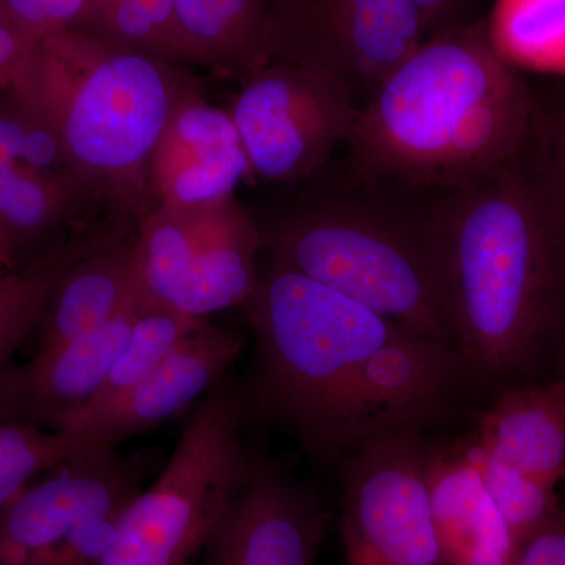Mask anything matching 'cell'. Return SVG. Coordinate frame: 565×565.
I'll list each match as a JSON object with an SVG mask.
<instances>
[{
	"label": "cell",
	"instance_id": "obj_31",
	"mask_svg": "<svg viewBox=\"0 0 565 565\" xmlns=\"http://www.w3.org/2000/svg\"><path fill=\"white\" fill-rule=\"evenodd\" d=\"M18 269H21V264L17 250H14L9 233L0 225V278L7 277Z\"/></svg>",
	"mask_w": 565,
	"mask_h": 565
},
{
	"label": "cell",
	"instance_id": "obj_14",
	"mask_svg": "<svg viewBox=\"0 0 565 565\" xmlns=\"http://www.w3.org/2000/svg\"><path fill=\"white\" fill-rule=\"evenodd\" d=\"M248 177L250 163L232 115L195 92L174 109L152 152L148 207L221 202L236 196Z\"/></svg>",
	"mask_w": 565,
	"mask_h": 565
},
{
	"label": "cell",
	"instance_id": "obj_16",
	"mask_svg": "<svg viewBox=\"0 0 565 565\" xmlns=\"http://www.w3.org/2000/svg\"><path fill=\"white\" fill-rule=\"evenodd\" d=\"M426 479L446 564H514L519 545L460 438L430 441Z\"/></svg>",
	"mask_w": 565,
	"mask_h": 565
},
{
	"label": "cell",
	"instance_id": "obj_5",
	"mask_svg": "<svg viewBox=\"0 0 565 565\" xmlns=\"http://www.w3.org/2000/svg\"><path fill=\"white\" fill-rule=\"evenodd\" d=\"M259 228L263 255L460 352L451 267L433 214L315 195Z\"/></svg>",
	"mask_w": 565,
	"mask_h": 565
},
{
	"label": "cell",
	"instance_id": "obj_4",
	"mask_svg": "<svg viewBox=\"0 0 565 565\" xmlns=\"http://www.w3.org/2000/svg\"><path fill=\"white\" fill-rule=\"evenodd\" d=\"M200 90L188 66L63 31L33 46L3 95L55 137L96 206L137 228L156 145L174 109Z\"/></svg>",
	"mask_w": 565,
	"mask_h": 565
},
{
	"label": "cell",
	"instance_id": "obj_23",
	"mask_svg": "<svg viewBox=\"0 0 565 565\" xmlns=\"http://www.w3.org/2000/svg\"><path fill=\"white\" fill-rule=\"evenodd\" d=\"M90 445L81 435L46 429L0 411V514L36 479Z\"/></svg>",
	"mask_w": 565,
	"mask_h": 565
},
{
	"label": "cell",
	"instance_id": "obj_21",
	"mask_svg": "<svg viewBox=\"0 0 565 565\" xmlns=\"http://www.w3.org/2000/svg\"><path fill=\"white\" fill-rule=\"evenodd\" d=\"M489 24L515 68L565 71V0H498Z\"/></svg>",
	"mask_w": 565,
	"mask_h": 565
},
{
	"label": "cell",
	"instance_id": "obj_11",
	"mask_svg": "<svg viewBox=\"0 0 565 565\" xmlns=\"http://www.w3.org/2000/svg\"><path fill=\"white\" fill-rule=\"evenodd\" d=\"M139 465L90 445L29 486L0 514V565H36L74 531L120 511L140 492Z\"/></svg>",
	"mask_w": 565,
	"mask_h": 565
},
{
	"label": "cell",
	"instance_id": "obj_17",
	"mask_svg": "<svg viewBox=\"0 0 565 565\" xmlns=\"http://www.w3.org/2000/svg\"><path fill=\"white\" fill-rule=\"evenodd\" d=\"M467 438L489 459L557 489L565 481V370L544 384L505 388Z\"/></svg>",
	"mask_w": 565,
	"mask_h": 565
},
{
	"label": "cell",
	"instance_id": "obj_25",
	"mask_svg": "<svg viewBox=\"0 0 565 565\" xmlns=\"http://www.w3.org/2000/svg\"><path fill=\"white\" fill-rule=\"evenodd\" d=\"M10 167H31L44 172L66 173L61 145L44 126L0 95V172Z\"/></svg>",
	"mask_w": 565,
	"mask_h": 565
},
{
	"label": "cell",
	"instance_id": "obj_7",
	"mask_svg": "<svg viewBox=\"0 0 565 565\" xmlns=\"http://www.w3.org/2000/svg\"><path fill=\"white\" fill-rule=\"evenodd\" d=\"M145 296L206 319L244 307L258 285L264 252L259 223L237 196L221 202L148 207L134 234Z\"/></svg>",
	"mask_w": 565,
	"mask_h": 565
},
{
	"label": "cell",
	"instance_id": "obj_22",
	"mask_svg": "<svg viewBox=\"0 0 565 565\" xmlns=\"http://www.w3.org/2000/svg\"><path fill=\"white\" fill-rule=\"evenodd\" d=\"M204 321L206 319L180 313L150 300L134 322L132 332L125 348L121 349L117 362L111 366L102 392L95 397L90 407L81 415L110 404L111 401L118 399L134 386L139 385L143 379L154 373L193 332H196Z\"/></svg>",
	"mask_w": 565,
	"mask_h": 565
},
{
	"label": "cell",
	"instance_id": "obj_10",
	"mask_svg": "<svg viewBox=\"0 0 565 565\" xmlns=\"http://www.w3.org/2000/svg\"><path fill=\"white\" fill-rule=\"evenodd\" d=\"M273 58L319 71L356 102L426 41L412 0H269Z\"/></svg>",
	"mask_w": 565,
	"mask_h": 565
},
{
	"label": "cell",
	"instance_id": "obj_32",
	"mask_svg": "<svg viewBox=\"0 0 565 565\" xmlns=\"http://www.w3.org/2000/svg\"><path fill=\"white\" fill-rule=\"evenodd\" d=\"M107 0H85V7H84V13H82L81 21L84 20L85 17H88V14L93 13V11H96L98 9H102L104 3H106ZM81 21L77 22V25L81 24ZM76 25V28H77ZM74 28V29H76ZM73 31V29H71Z\"/></svg>",
	"mask_w": 565,
	"mask_h": 565
},
{
	"label": "cell",
	"instance_id": "obj_18",
	"mask_svg": "<svg viewBox=\"0 0 565 565\" xmlns=\"http://www.w3.org/2000/svg\"><path fill=\"white\" fill-rule=\"evenodd\" d=\"M134 234L104 244L71 264L41 323L36 352L96 332L147 297L137 273Z\"/></svg>",
	"mask_w": 565,
	"mask_h": 565
},
{
	"label": "cell",
	"instance_id": "obj_1",
	"mask_svg": "<svg viewBox=\"0 0 565 565\" xmlns=\"http://www.w3.org/2000/svg\"><path fill=\"white\" fill-rule=\"evenodd\" d=\"M252 401L316 462L341 465L385 435L451 422L478 379L456 349L263 255L244 305Z\"/></svg>",
	"mask_w": 565,
	"mask_h": 565
},
{
	"label": "cell",
	"instance_id": "obj_24",
	"mask_svg": "<svg viewBox=\"0 0 565 565\" xmlns=\"http://www.w3.org/2000/svg\"><path fill=\"white\" fill-rule=\"evenodd\" d=\"M471 462L481 473L494 504L504 516L516 545L523 544L556 514L561 501L557 489L520 473L515 468L489 459L468 441L460 438Z\"/></svg>",
	"mask_w": 565,
	"mask_h": 565
},
{
	"label": "cell",
	"instance_id": "obj_20",
	"mask_svg": "<svg viewBox=\"0 0 565 565\" xmlns=\"http://www.w3.org/2000/svg\"><path fill=\"white\" fill-rule=\"evenodd\" d=\"M102 244L77 241L0 278V379L21 345L39 332L55 288L71 264Z\"/></svg>",
	"mask_w": 565,
	"mask_h": 565
},
{
	"label": "cell",
	"instance_id": "obj_33",
	"mask_svg": "<svg viewBox=\"0 0 565 565\" xmlns=\"http://www.w3.org/2000/svg\"><path fill=\"white\" fill-rule=\"evenodd\" d=\"M555 367L556 370H565V337L563 343H561L559 349H557L555 356Z\"/></svg>",
	"mask_w": 565,
	"mask_h": 565
},
{
	"label": "cell",
	"instance_id": "obj_19",
	"mask_svg": "<svg viewBox=\"0 0 565 565\" xmlns=\"http://www.w3.org/2000/svg\"><path fill=\"white\" fill-rule=\"evenodd\" d=\"M188 65L241 79L273 61L269 0H173Z\"/></svg>",
	"mask_w": 565,
	"mask_h": 565
},
{
	"label": "cell",
	"instance_id": "obj_12",
	"mask_svg": "<svg viewBox=\"0 0 565 565\" xmlns=\"http://www.w3.org/2000/svg\"><path fill=\"white\" fill-rule=\"evenodd\" d=\"M326 530L318 497L280 465L255 459L196 565H316Z\"/></svg>",
	"mask_w": 565,
	"mask_h": 565
},
{
	"label": "cell",
	"instance_id": "obj_15",
	"mask_svg": "<svg viewBox=\"0 0 565 565\" xmlns=\"http://www.w3.org/2000/svg\"><path fill=\"white\" fill-rule=\"evenodd\" d=\"M148 297L90 334L33 353L0 379V411L46 429L63 430L90 407L125 348Z\"/></svg>",
	"mask_w": 565,
	"mask_h": 565
},
{
	"label": "cell",
	"instance_id": "obj_8",
	"mask_svg": "<svg viewBox=\"0 0 565 565\" xmlns=\"http://www.w3.org/2000/svg\"><path fill=\"white\" fill-rule=\"evenodd\" d=\"M226 110L252 177L297 182L321 172L333 151L348 143L360 104L332 77L273 58L244 77Z\"/></svg>",
	"mask_w": 565,
	"mask_h": 565
},
{
	"label": "cell",
	"instance_id": "obj_13",
	"mask_svg": "<svg viewBox=\"0 0 565 565\" xmlns=\"http://www.w3.org/2000/svg\"><path fill=\"white\" fill-rule=\"evenodd\" d=\"M247 345L243 333L204 321L147 379L102 408L77 416L65 427L92 445L118 448L122 441L191 414L225 381Z\"/></svg>",
	"mask_w": 565,
	"mask_h": 565
},
{
	"label": "cell",
	"instance_id": "obj_28",
	"mask_svg": "<svg viewBox=\"0 0 565 565\" xmlns=\"http://www.w3.org/2000/svg\"><path fill=\"white\" fill-rule=\"evenodd\" d=\"M122 509L74 531L36 565H98L114 537Z\"/></svg>",
	"mask_w": 565,
	"mask_h": 565
},
{
	"label": "cell",
	"instance_id": "obj_29",
	"mask_svg": "<svg viewBox=\"0 0 565 565\" xmlns=\"http://www.w3.org/2000/svg\"><path fill=\"white\" fill-rule=\"evenodd\" d=\"M512 565H565V504L527 539Z\"/></svg>",
	"mask_w": 565,
	"mask_h": 565
},
{
	"label": "cell",
	"instance_id": "obj_6",
	"mask_svg": "<svg viewBox=\"0 0 565 565\" xmlns=\"http://www.w3.org/2000/svg\"><path fill=\"white\" fill-rule=\"evenodd\" d=\"M245 404L228 379L189 414L162 473L118 516L98 565H196L255 459L245 448Z\"/></svg>",
	"mask_w": 565,
	"mask_h": 565
},
{
	"label": "cell",
	"instance_id": "obj_27",
	"mask_svg": "<svg viewBox=\"0 0 565 565\" xmlns=\"http://www.w3.org/2000/svg\"><path fill=\"white\" fill-rule=\"evenodd\" d=\"M534 140L546 177L565 210V90L545 111H535Z\"/></svg>",
	"mask_w": 565,
	"mask_h": 565
},
{
	"label": "cell",
	"instance_id": "obj_9",
	"mask_svg": "<svg viewBox=\"0 0 565 565\" xmlns=\"http://www.w3.org/2000/svg\"><path fill=\"white\" fill-rule=\"evenodd\" d=\"M426 434L385 435L340 465L348 565L446 564L426 479Z\"/></svg>",
	"mask_w": 565,
	"mask_h": 565
},
{
	"label": "cell",
	"instance_id": "obj_2",
	"mask_svg": "<svg viewBox=\"0 0 565 565\" xmlns=\"http://www.w3.org/2000/svg\"><path fill=\"white\" fill-rule=\"evenodd\" d=\"M433 212L448 250L460 353L479 384H523L565 337V210L533 132Z\"/></svg>",
	"mask_w": 565,
	"mask_h": 565
},
{
	"label": "cell",
	"instance_id": "obj_30",
	"mask_svg": "<svg viewBox=\"0 0 565 565\" xmlns=\"http://www.w3.org/2000/svg\"><path fill=\"white\" fill-rule=\"evenodd\" d=\"M419 14L426 40L457 25L478 20L481 0H412Z\"/></svg>",
	"mask_w": 565,
	"mask_h": 565
},
{
	"label": "cell",
	"instance_id": "obj_3",
	"mask_svg": "<svg viewBox=\"0 0 565 565\" xmlns=\"http://www.w3.org/2000/svg\"><path fill=\"white\" fill-rule=\"evenodd\" d=\"M535 111L525 77L494 46L489 18L479 17L399 63L360 106L348 145L367 180L452 191L525 150Z\"/></svg>",
	"mask_w": 565,
	"mask_h": 565
},
{
	"label": "cell",
	"instance_id": "obj_26",
	"mask_svg": "<svg viewBox=\"0 0 565 565\" xmlns=\"http://www.w3.org/2000/svg\"><path fill=\"white\" fill-rule=\"evenodd\" d=\"M11 20L33 41L76 28L85 0H0Z\"/></svg>",
	"mask_w": 565,
	"mask_h": 565
}]
</instances>
